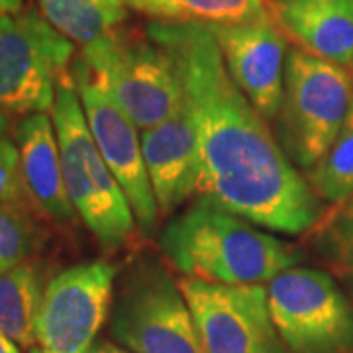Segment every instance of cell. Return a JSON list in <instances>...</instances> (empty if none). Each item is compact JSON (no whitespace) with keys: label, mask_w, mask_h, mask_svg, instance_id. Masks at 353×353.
<instances>
[{"label":"cell","mask_w":353,"mask_h":353,"mask_svg":"<svg viewBox=\"0 0 353 353\" xmlns=\"http://www.w3.org/2000/svg\"><path fill=\"white\" fill-rule=\"evenodd\" d=\"M118 267L104 259L77 263L51 279L32 353H87L112 310Z\"/></svg>","instance_id":"9c48e42d"},{"label":"cell","mask_w":353,"mask_h":353,"mask_svg":"<svg viewBox=\"0 0 353 353\" xmlns=\"http://www.w3.org/2000/svg\"><path fill=\"white\" fill-rule=\"evenodd\" d=\"M51 120L59 143L65 189L77 216L104 248L124 245L134 236L136 216L90 136L71 69L57 85Z\"/></svg>","instance_id":"3957f363"},{"label":"cell","mask_w":353,"mask_h":353,"mask_svg":"<svg viewBox=\"0 0 353 353\" xmlns=\"http://www.w3.org/2000/svg\"><path fill=\"white\" fill-rule=\"evenodd\" d=\"M24 8V0H0V16L20 12Z\"/></svg>","instance_id":"cb8c5ba5"},{"label":"cell","mask_w":353,"mask_h":353,"mask_svg":"<svg viewBox=\"0 0 353 353\" xmlns=\"http://www.w3.org/2000/svg\"><path fill=\"white\" fill-rule=\"evenodd\" d=\"M0 353H20L16 343L12 340H8L4 334H0Z\"/></svg>","instance_id":"d4e9b609"},{"label":"cell","mask_w":353,"mask_h":353,"mask_svg":"<svg viewBox=\"0 0 353 353\" xmlns=\"http://www.w3.org/2000/svg\"><path fill=\"white\" fill-rule=\"evenodd\" d=\"M143 161L159 216H171L201 185V153L187 104L159 126L141 132Z\"/></svg>","instance_id":"4fadbf2b"},{"label":"cell","mask_w":353,"mask_h":353,"mask_svg":"<svg viewBox=\"0 0 353 353\" xmlns=\"http://www.w3.org/2000/svg\"><path fill=\"white\" fill-rule=\"evenodd\" d=\"M112 336L132 353H206L181 285L161 259L139 255L116 281Z\"/></svg>","instance_id":"8992f818"},{"label":"cell","mask_w":353,"mask_h":353,"mask_svg":"<svg viewBox=\"0 0 353 353\" xmlns=\"http://www.w3.org/2000/svg\"><path fill=\"white\" fill-rule=\"evenodd\" d=\"M353 77L301 50H290L279 106L277 141L296 169H312L352 110Z\"/></svg>","instance_id":"5b68a950"},{"label":"cell","mask_w":353,"mask_h":353,"mask_svg":"<svg viewBox=\"0 0 353 353\" xmlns=\"http://www.w3.org/2000/svg\"><path fill=\"white\" fill-rule=\"evenodd\" d=\"M71 75L81 97L90 136L102 159L126 194L141 232H152L161 218L143 161L139 128L102 90L79 59L71 63Z\"/></svg>","instance_id":"8fae6325"},{"label":"cell","mask_w":353,"mask_h":353,"mask_svg":"<svg viewBox=\"0 0 353 353\" xmlns=\"http://www.w3.org/2000/svg\"><path fill=\"white\" fill-rule=\"evenodd\" d=\"M181 290L206 353H287L263 285H216L183 279Z\"/></svg>","instance_id":"30bf717a"},{"label":"cell","mask_w":353,"mask_h":353,"mask_svg":"<svg viewBox=\"0 0 353 353\" xmlns=\"http://www.w3.org/2000/svg\"><path fill=\"white\" fill-rule=\"evenodd\" d=\"M38 10L59 34L81 48L116 32L126 20L122 0H38Z\"/></svg>","instance_id":"e0dca14e"},{"label":"cell","mask_w":353,"mask_h":353,"mask_svg":"<svg viewBox=\"0 0 353 353\" xmlns=\"http://www.w3.org/2000/svg\"><path fill=\"white\" fill-rule=\"evenodd\" d=\"M28 201L20 171L16 128L10 116L0 112V202Z\"/></svg>","instance_id":"44dd1931"},{"label":"cell","mask_w":353,"mask_h":353,"mask_svg":"<svg viewBox=\"0 0 353 353\" xmlns=\"http://www.w3.org/2000/svg\"><path fill=\"white\" fill-rule=\"evenodd\" d=\"M126 8L159 22L236 24L267 14V0H122Z\"/></svg>","instance_id":"ac0fdd59"},{"label":"cell","mask_w":353,"mask_h":353,"mask_svg":"<svg viewBox=\"0 0 353 353\" xmlns=\"http://www.w3.org/2000/svg\"><path fill=\"white\" fill-rule=\"evenodd\" d=\"M75 43L36 8L0 16V112H51L57 85L69 73Z\"/></svg>","instance_id":"52a82bcc"},{"label":"cell","mask_w":353,"mask_h":353,"mask_svg":"<svg viewBox=\"0 0 353 353\" xmlns=\"http://www.w3.org/2000/svg\"><path fill=\"white\" fill-rule=\"evenodd\" d=\"M145 34L173 61L196 130L199 194L263 230L296 236L314 228L320 199L228 73L210 28L153 20Z\"/></svg>","instance_id":"6da1fadb"},{"label":"cell","mask_w":353,"mask_h":353,"mask_svg":"<svg viewBox=\"0 0 353 353\" xmlns=\"http://www.w3.org/2000/svg\"><path fill=\"white\" fill-rule=\"evenodd\" d=\"M16 141L28 202H32L38 212L53 222H75L79 216L65 189L53 120L43 112L24 116L16 126Z\"/></svg>","instance_id":"9a60e30c"},{"label":"cell","mask_w":353,"mask_h":353,"mask_svg":"<svg viewBox=\"0 0 353 353\" xmlns=\"http://www.w3.org/2000/svg\"><path fill=\"white\" fill-rule=\"evenodd\" d=\"M159 248L185 279L216 285H263L301 259L290 243L206 196L165 224Z\"/></svg>","instance_id":"7a4b0ae2"},{"label":"cell","mask_w":353,"mask_h":353,"mask_svg":"<svg viewBox=\"0 0 353 353\" xmlns=\"http://www.w3.org/2000/svg\"><path fill=\"white\" fill-rule=\"evenodd\" d=\"M222 51L228 73L265 120H275L285 88L287 39L271 14L208 26Z\"/></svg>","instance_id":"7c38bea8"},{"label":"cell","mask_w":353,"mask_h":353,"mask_svg":"<svg viewBox=\"0 0 353 353\" xmlns=\"http://www.w3.org/2000/svg\"><path fill=\"white\" fill-rule=\"evenodd\" d=\"M43 292L38 263L26 261L0 275V334L20 347H36V324Z\"/></svg>","instance_id":"2e32d148"},{"label":"cell","mask_w":353,"mask_h":353,"mask_svg":"<svg viewBox=\"0 0 353 353\" xmlns=\"http://www.w3.org/2000/svg\"><path fill=\"white\" fill-rule=\"evenodd\" d=\"M87 353H132L128 352L126 347H118L110 341H99V343H92V347Z\"/></svg>","instance_id":"603a6c76"},{"label":"cell","mask_w":353,"mask_h":353,"mask_svg":"<svg viewBox=\"0 0 353 353\" xmlns=\"http://www.w3.org/2000/svg\"><path fill=\"white\" fill-rule=\"evenodd\" d=\"M26 202H0V275L30 261L38 248V222Z\"/></svg>","instance_id":"ffe728a7"},{"label":"cell","mask_w":353,"mask_h":353,"mask_svg":"<svg viewBox=\"0 0 353 353\" xmlns=\"http://www.w3.org/2000/svg\"><path fill=\"white\" fill-rule=\"evenodd\" d=\"M267 299L290 353H353V306L330 273L290 267L269 281Z\"/></svg>","instance_id":"ba28073f"},{"label":"cell","mask_w":353,"mask_h":353,"mask_svg":"<svg viewBox=\"0 0 353 353\" xmlns=\"http://www.w3.org/2000/svg\"><path fill=\"white\" fill-rule=\"evenodd\" d=\"M267 10L296 50L330 63H353V0H267Z\"/></svg>","instance_id":"5bb4252c"},{"label":"cell","mask_w":353,"mask_h":353,"mask_svg":"<svg viewBox=\"0 0 353 353\" xmlns=\"http://www.w3.org/2000/svg\"><path fill=\"white\" fill-rule=\"evenodd\" d=\"M92 81L143 132L183 110L185 97L173 61L143 32H116L77 57Z\"/></svg>","instance_id":"277c9868"},{"label":"cell","mask_w":353,"mask_h":353,"mask_svg":"<svg viewBox=\"0 0 353 353\" xmlns=\"http://www.w3.org/2000/svg\"><path fill=\"white\" fill-rule=\"evenodd\" d=\"M306 181L320 201L341 204L353 196V104L328 152L306 171Z\"/></svg>","instance_id":"d6986e66"},{"label":"cell","mask_w":353,"mask_h":353,"mask_svg":"<svg viewBox=\"0 0 353 353\" xmlns=\"http://www.w3.org/2000/svg\"><path fill=\"white\" fill-rule=\"evenodd\" d=\"M336 250L343 279L353 292V196L336 226Z\"/></svg>","instance_id":"7402d4cb"}]
</instances>
